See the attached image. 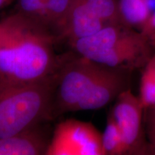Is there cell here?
<instances>
[{
    "instance_id": "1",
    "label": "cell",
    "mask_w": 155,
    "mask_h": 155,
    "mask_svg": "<svg viewBox=\"0 0 155 155\" xmlns=\"http://www.w3.org/2000/svg\"><path fill=\"white\" fill-rule=\"evenodd\" d=\"M57 37L17 12L0 21V88L36 82L57 72Z\"/></svg>"
},
{
    "instance_id": "2",
    "label": "cell",
    "mask_w": 155,
    "mask_h": 155,
    "mask_svg": "<svg viewBox=\"0 0 155 155\" xmlns=\"http://www.w3.org/2000/svg\"><path fill=\"white\" fill-rule=\"evenodd\" d=\"M131 73L98 63L74 51L61 55L52 119L69 112L104 108L129 88Z\"/></svg>"
},
{
    "instance_id": "3",
    "label": "cell",
    "mask_w": 155,
    "mask_h": 155,
    "mask_svg": "<svg viewBox=\"0 0 155 155\" xmlns=\"http://www.w3.org/2000/svg\"><path fill=\"white\" fill-rule=\"evenodd\" d=\"M69 45L73 51L93 61L130 72L144 68L155 52L148 37L124 25H108Z\"/></svg>"
},
{
    "instance_id": "4",
    "label": "cell",
    "mask_w": 155,
    "mask_h": 155,
    "mask_svg": "<svg viewBox=\"0 0 155 155\" xmlns=\"http://www.w3.org/2000/svg\"><path fill=\"white\" fill-rule=\"evenodd\" d=\"M57 81L56 72L36 82L0 88V138L52 119Z\"/></svg>"
},
{
    "instance_id": "5",
    "label": "cell",
    "mask_w": 155,
    "mask_h": 155,
    "mask_svg": "<svg viewBox=\"0 0 155 155\" xmlns=\"http://www.w3.org/2000/svg\"><path fill=\"white\" fill-rule=\"evenodd\" d=\"M45 155H105L102 134L89 122L65 120L55 128Z\"/></svg>"
},
{
    "instance_id": "6",
    "label": "cell",
    "mask_w": 155,
    "mask_h": 155,
    "mask_svg": "<svg viewBox=\"0 0 155 155\" xmlns=\"http://www.w3.org/2000/svg\"><path fill=\"white\" fill-rule=\"evenodd\" d=\"M144 109L139 96L129 88L116 98L111 111L121 131L128 154H147L150 152L143 129Z\"/></svg>"
},
{
    "instance_id": "7",
    "label": "cell",
    "mask_w": 155,
    "mask_h": 155,
    "mask_svg": "<svg viewBox=\"0 0 155 155\" xmlns=\"http://www.w3.org/2000/svg\"><path fill=\"white\" fill-rule=\"evenodd\" d=\"M91 9L86 0H74L67 17L62 40L68 43L92 35L106 26Z\"/></svg>"
},
{
    "instance_id": "8",
    "label": "cell",
    "mask_w": 155,
    "mask_h": 155,
    "mask_svg": "<svg viewBox=\"0 0 155 155\" xmlns=\"http://www.w3.org/2000/svg\"><path fill=\"white\" fill-rule=\"evenodd\" d=\"M42 124L18 134L0 138V155H45L50 138Z\"/></svg>"
},
{
    "instance_id": "9",
    "label": "cell",
    "mask_w": 155,
    "mask_h": 155,
    "mask_svg": "<svg viewBox=\"0 0 155 155\" xmlns=\"http://www.w3.org/2000/svg\"><path fill=\"white\" fill-rule=\"evenodd\" d=\"M119 7L124 24L139 31L152 12L150 0H119Z\"/></svg>"
},
{
    "instance_id": "10",
    "label": "cell",
    "mask_w": 155,
    "mask_h": 155,
    "mask_svg": "<svg viewBox=\"0 0 155 155\" xmlns=\"http://www.w3.org/2000/svg\"><path fill=\"white\" fill-rule=\"evenodd\" d=\"M102 142L105 155L128 154L121 131L111 112L108 116L105 131L102 134Z\"/></svg>"
},
{
    "instance_id": "11",
    "label": "cell",
    "mask_w": 155,
    "mask_h": 155,
    "mask_svg": "<svg viewBox=\"0 0 155 155\" xmlns=\"http://www.w3.org/2000/svg\"><path fill=\"white\" fill-rule=\"evenodd\" d=\"M86 2L106 25H124L120 12L119 0H86Z\"/></svg>"
},
{
    "instance_id": "12",
    "label": "cell",
    "mask_w": 155,
    "mask_h": 155,
    "mask_svg": "<svg viewBox=\"0 0 155 155\" xmlns=\"http://www.w3.org/2000/svg\"><path fill=\"white\" fill-rule=\"evenodd\" d=\"M139 98L144 108L155 106V55L145 65L140 81Z\"/></svg>"
},
{
    "instance_id": "13",
    "label": "cell",
    "mask_w": 155,
    "mask_h": 155,
    "mask_svg": "<svg viewBox=\"0 0 155 155\" xmlns=\"http://www.w3.org/2000/svg\"><path fill=\"white\" fill-rule=\"evenodd\" d=\"M50 2L51 0H18L17 12L45 28V17Z\"/></svg>"
},
{
    "instance_id": "14",
    "label": "cell",
    "mask_w": 155,
    "mask_h": 155,
    "mask_svg": "<svg viewBox=\"0 0 155 155\" xmlns=\"http://www.w3.org/2000/svg\"><path fill=\"white\" fill-rule=\"evenodd\" d=\"M140 31L150 38L155 46V9Z\"/></svg>"
},
{
    "instance_id": "15",
    "label": "cell",
    "mask_w": 155,
    "mask_h": 155,
    "mask_svg": "<svg viewBox=\"0 0 155 155\" xmlns=\"http://www.w3.org/2000/svg\"><path fill=\"white\" fill-rule=\"evenodd\" d=\"M147 132H155V106L147 108Z\"/></svg>"
},
{
    "instance_id": "16",
    "label": "cell",
    "mask_w": 155,
    "mask_h": 155,
    "mask_svg": "<svg viewBox=\"0 0 155 155\" xmlns=\"http://www.w3.org/2000/svg\"><path fill=\"white\" fill-rule=\"evenodd\" d=\"M150 152L155 154V132H148Z\"/></svg>"
},
{
    "instance_id": "17",
    "label": "cell",
    "mask_w": 155,
    "mask_h": 155,
    "mask_svg": "<svg viewBox=\"0 0 155 155\" xmlns=\"http://www.w3.org/2000/svg\"><path fill=\"white\" fill-rule=\"evenodd\" d=\"M12 0H0V8L5 7L7 4H9Z\"/></svg>"
},
{
    "instance_id": "18",
    "label": "cell",
    "mask_w": 155,
    "mask_h": 155,
    "mask_svg": "<svg viewBox=\"0 0 155 155\" xmlns=\"http://www.w3.org/2000/svg\"><path fill=\"white\" fill-rule=\"evenodd\" d=\"M154 55H155V52H154Z\"/></svg>"
}]
</instances>
